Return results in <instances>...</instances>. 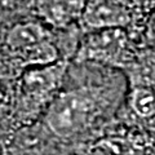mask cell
<instances>
[{"instance_id": "cell-1", "label": "cell", "mask_w": 155, "mask_h": 155, "mask_svg": "<svg viewBox=\"0 0 155 155\" xmlns=\"http://www.w3.org/2000/svg\"><path fill=\"white\" fill-rule=\"evenodd\" d=\"M93 100L87 89L58 93L47 106L44 120L48 129L61 138L79 133L88 125L94 113Z\"/></svg>"}, {"instance_id": "cell-2", "label": "cell", "mask_w": 155, "mask_h": 155, "mask_svg": "<svg viewBox=\"0 0 155 155\" xmlns=\"http://www.w3.org/2000/svg\"><path fill=\"white\" fill-rule=\"evenodd\" d=\"M128 39L123 28H105L88 34L81 41L76 60L122 66L128 53Z\"/></svg>"}, {"instance_id": "cell-3", "label": "cell", "mask_w": 155, "mask_h": 155, "mask_svg": "<svg viewBox=\"0 0 155 155\" xmlns=\"http://www.w3.org/2000/svg\"><path fill=\"white\" fill-rule=\"evenodd\" d=\"M67 66L66 61L60 60L48 66L26 69L18 84L21 98L32 107L49 104L57 96L56 92L64 80Z\"/></svg>"}, {"instance_id": "cell-4", "label": "cell", "mask_w": 155, "mask_h": 155, "mask_svg": "<svg viewBox=\"0 0 155 155\" xmlns=\"http://www.w3.org/2000/svg\"><path fill=\"white\" fill-rule=\"evenodd\" d=\"M130 14L127 7L115 0H89L85 4L81 22L96 30L123 28L128 25Z\"/></svg>"}, {"instance_id": "cell-5", "label": "cell", "mask_w": 155, "mask_h": 155, "mask_svg": "<svg viewBox=\"0 0 155 155\" xmlns=\"http://www.w3.org/2000/svg\"><path fill=\"white\" fill-rule=\"evenodd\" d=\"M85 4V0H36V12L49 25L66 27L81 19Z\"/></svg>"}, {"instance_id": "cell-6", "label": "cell", "mask_w": 155, "mask_h": 155, "mask_svg": "<svg viewBox=\"0 0 155 155\" xmlns=\"http://www.w3.org/2000/svg\"><path fill=\"white\" fill-rule=\"evenodd\" d=\"M49 32L38 22H21L14 25L5 36V45L13 54L26 48L48 40Z\"/></svg>"}, {"instance_id": "cell-7", "label": "cell", "mask_w": 155, "mask_h": 155, "mask_svg": "<svg viewBox=\"0 0 155 155\" xmlns=\"http://www.w3.org/2000/svg\"><path fill=\"white\" fill-rule=\"evenodd\" d=\"M14 57L19 62V65L26 69L43 67L60 61L58 60V49L51 39L14 53Z\"/></svg>"}, {"instance_id": "cell-8", "label": "cell", "mask_w": 155, "mask_h": 155, "mask_svg": "<svg viewBox=\"0 0 155 155\" xmlns=\"http://www.w3.org/2000/svg\"><path fill=\"white\" fill-rule=\"evenodd\" d=\"M130 106L138 116L147 118L155 113V92L147 85L134 87L130 93Z\"/></svg>"}, {"instance_id": "cell-9", "label": "cell", "mask_w": 155, "mask_h": 155, "mask_svg": "<svg viewBox=\"0 0 155 155\" xmlns=\"http://www.w3.org/2000/svg\"><path fill=\"white\" fill-rule=\"evenodd\" d=\"M145 35L149 40L155 41V11L150 14L147 21H146V25H145Z\"/></svg>"}, {"instance_id": "cell-10", "label": "cell", "mask_w": 155, "mask_h": 155, "mask_svg": "<svg viewBox=\"0 0 155 155\" xmlns=\"http://www.w3.org/2000/svg\"><path fill=\"white\" fill-rule=\"evenodd\" d=\"M14 2L16 0H2V4H3V7H11Z\"/></svg>"}, {"instance_id": "cell-11", "label": "cell", "mask_w": 155, "mask_h": 155, "mask_svg": "<svg viewBox=\"0 0 155 155\" xmlns=\"http://www.w3.org/2000/svg\"><path fill=\"white\" fill-rule=\"evenodd\" d=\"M4 155H18V154H9V153H4Z\"/></svg>"}]
</instances>
